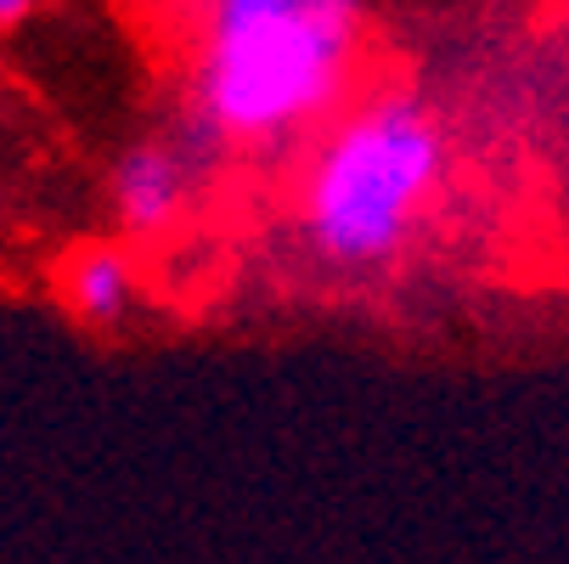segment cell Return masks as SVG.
<instances>
[{
	"label": "cell",
	"instance_id": "obj_4",
	"mask_svg": "<svg viewBox=\"0 0 569 564\" xmlns=\"http://www.w3.org/2000/svg\"><path fill=\"white\" fill-rule=\"evenodd\" d=\"M62 305L79 321H91V328H113V321H124V310L136 305V266L119 249L73 255L68 277H62Z\"/></svg>",
	"mask_w": 569,
	"mask_h": 564
},
{
	"label": "cell",
	"instance_id": "obj_1",
	"mask_svg": "<svg viewBox=\"0 0 569 564\" xmlns=\"http://www.w3.org/2000/svg\"><path fill=\"white\" fill-rule=\"evenodd\" d=\"M361 46V0H203L192 102L209 136L271 147L333 113Z\"/></svg>",
	"mask_w": 569,
	"mask_h": 564
},
{
	"label": "cell",
	"instance_id": "obj_3",
	"mask_svg": "<svg viewBox=\"0 0 569 564\" xmlns=\"http://www.w3.org/2000/svg\"><path fill=\"white\" fill-rule=\"evenodd\" d=\"M108 192H113V215H119L124 231L158 237V231H170L187 215V204H192L187 158L170 141H136V147L119 152Z\"/></svg>",
	"mask_w": 569,
	"mask_h": 564
},
{
	"label": "cell",
	"instance_id": "obj_2",
	"mask_svg": "<svg viewBox=\"0 0 569 564\" xmlns=\"http://www.w3.org/2000/svg\"><path fill=\"white\" fill-rule=\"evenodd\" d=\"M446 176V130L418 97H372L356 108L321 152L299 192V226L310 249L339 271H383Z\"/></svg>",
	"mask_w": 569,
	"mask_h": 564
},
{
	"label": "cell",
	"instance_id": "obj_5",
	"mask_svg": "<svg viewBox=\"0 0 569 564\" xmlns=\"http://www.w3.org/2000/svg\"><path fill=\"white\" fill-rule=\"evenodd\" d=\"M34 7H40V0H0V29L29 23V18H34Z\"/></svg>",
	"mask_w": 569,
	"mask_h": 564
}]
</instances>
